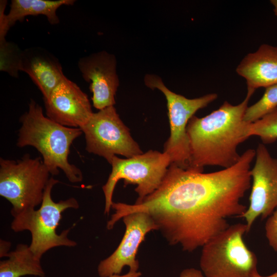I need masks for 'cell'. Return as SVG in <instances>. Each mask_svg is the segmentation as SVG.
Here are the masks:
<instances>
[{"label":"cell","mask_w":277,"mask_h":277,"mask_svg":"<svg viewBox=\"0 0 277 277\" xmlns=\"http://www.w3.org/2000/svg\"><path fill=\"white\" fill-rule=\"evenodd\" d=\"M255 150L248 149L232 166L203 173L170 164L157 189L133 205L113 202L108 224L135 212L148 213L170 245L192 252L242 217L247 207L242 199L251 186V164Z\"/></svg>","instance_id":"6da1fadb"},{"label":"cell","mask_w":277,"mask_h":277,"mask_svg":"<svg viewBox=\"0 0 277 277\" xmlns=\"http://www.w3.org/2000/svg\"><path fill=\"white\" fill-rule=\"evenodd\" d=\"M254 92L247 90L245 98L238 105L225 101L208 115L190 119L187 127L191 155L188 169L203 172L206 166L227 168L239 161L238 147L249 138V123L244 116Z\"/></svg>","instance_id":"7a4b0ae2"},{"label":"cell","mask_w":277,"mask_h":277,"mask_svg":"<svg viewBox=\"0 0 277 277\" xmlns=\"http://www.w3.org/2000/svg\"><path fill=\"white\" fill-rule=\"evenodd\" d=\"M19 122L18 147L35 148L52 175H58L61 169L70 182L82 181L81 170L68 161L71 144L83 134L80 128L63 126L45 116L42 107L32 99L28 110L22 115Z\"/></svg>","instance_id":"3957f363"},{"label":"cell","mask_w":277,"mask_h":277,"mask_svg":"<svg viewBox=\"0 0 277 277\" xmlns=\"http://www.w3.org/2000/svg\"><path fill=\"white\" fill-rule=\"evenodd\" d=\"M59 181L50 177L44 190L40 207L13 216L11 228L15 232L29 231L31 240L29 246L39 259L52 248L76 246L75 241L68 237L70 229L58 234L56 229L62 219V213L67 209H78L79 204L74 197L54 202L51 196L53 186Z\"/></svg>","instance_id":"277c9868"},{"label":"cell","mask_w":277,"mask_h":277,"mask_svg":"<svg viewBox=\"0 0 277 277\" xmlns=\"http://www.w3.org/2000/svg\"><path fill=\"white\" fill-rule=\"evenodd\" d=\"M246 224L230 225L202 246L200 268L205 277H254L256 255L245 244Z\"/></svg>","instance_id":"5b68a950"},{"label":"cell","mask_w":277,"mask_h":277,"mask_svg":"<svg viewBox=\"0 0 277 277\" xmlns=\"http://www.w3.org/2000/svg\"><path fill=\"white\" fill-rule=\"evenodd\" d=\"M50 173L41 157L0 159V195L12 205V216L41 205Z\"/></svg>","instance_id":"8992f818"},{"label":"cell","mask_w":277,"mask_h":277,"mask_svg":"<svg viewBox=\"0 0 277 277\" xmlns=\"http://www.w3.org/2000/svg\"><path fill=\"white\" fill-rule=\"evenodd\" d=\"M149 88L161 91L167 101L170 134L164 145V152L167 154L171 164L184 169L190 166L191 155L187 127L195 113L215 100L216 93L189 99L170 91L158 76L147 74L144 79Z\"/></svg>","instance_id":"52a82bcc"},{"label":"cell","mask_w":277,"mask_h":277,"mask_svg":"<svg viewBox=\"0 0 277 277\" xmlns=\"http://www.w3.org/2000/svg\"><path fill=\"white\" fill-rule=\"evenodd\" d=\"M170 164L167 154L156 150H150L126 159L114 156L111 163V172L102 187L105 201V214L110 212L113 192L119 180H124L126 185H137L135 191L138 197L135 203H138L157 189Z\"/></svg>","instance_id":"ba28073f"},{"label":"cell","mask_w":277,"mask_h":277,"mask_svg":"<svg viewBox=\"0 0 277 277\" xmlns=\"http://www.w3.org/2000/svg\"><path fill=\"white\" fill-rule=\"evenodd\" d=\"M81 129L85 135L86 150L103 157L110 164L116 155L129 158L143 153L114 106L93 113Z\"/></svg>","instance_id":"9c48e42d"},{"label":"cell","mask_w":277,"mask_h":277,"mask_svg":"<svg viewBox=\"0 0 277 277\" xmlns=\"http://www.w3.org/2000/svg\"><path fill=\"white\" fill-rule=\"evenodd\" d=\"M255 159L251 169L249 204L242 216L248 232L258 217L266 218L277 208V159L270 154L263 143L257 146Z\"/></svg>","instance_id":"30bf717a"},{"label":"cell","mask_w":277,"mask_h":277,"mask_svg":"<svg viewBox=\"0 0 277 277\" xmlns=\"http://www.w3.org/2000/svg\"><path fill=\"white\" fill-rule=\"evenodd\" d=\"M126 229L124 235L115 250L108 258L101 261L97 266L100 277L120 274L123 268L138 271L139 263L136 255L139 246L150 231L157 230L151 216L145 212H135L123 217Z\"/></svg>","instance_id":"8fae6325"},{"label":"cell","mask_w":277,"mask_h":277,"mask_svg":"<svg viewBox=\"0 0 277 277\" xmlns=\"http://www.w3.org/2000/svg\"><path fill=\"white\" fill-rule=\"evenodd\" d=\"M43 100L46 116L66 127L81 129L93 113L87 94L66 77Z\"/></svg>","instance_id":"7c38bea8"},{"label":"cell","mask_w":277,"mask_h":277,"mask_svg":"<svg viewBox=\"0 0 277 277\" xmlns=\"http://www.w3.org/2000/svg\"><path fill=\"white\" fill-rule=\"evenodd\" d=\"M78 67L83 78L90 84L93 106L100 110L114 106L119 85L114 56L100 52L80 58Z\"/></svg>","instance_id":"4fadbf2b"},{"label":"cell","mask_w":277,"mask_h":277,"mask_svg":"<svg viewBox=\"0 0 277 277\" xmlns=\"http://www.w3.org/2000/svg\"><path fill=\"white\" fill-rule=\"evenodd\" d=\"M19 70L26 73L41 91L43 98L66 77L59 60L40 47H30L22 51Z\"/></svg>","instance_id":"5bb4252c"},{"label":"cell","mask_w":277,"mask_h":277,"mask_svg":"<svg viewBox=\"0 0 277 277\" xmlns=\"http://www.w3.org/2000/svg\"><path fill=\"white\" fill-rule=\"evenodd\" d=\"M236 71L246 80L249 90L277 84V47L262 44L244 57Z\"/></svg>","instance_id":"9a60e30c"},{"label":"cell","mask_w":277,"mask_h":277,"mask_svg":"<svg viewBox=\"0 0 277 277\" xmlns=\"http://www.w3.org/2000/svg\"><path fill=\"white\" fill-rule=\"evenodd\" d=\"M75 0H12L7 14L9 26L11 27L17 21L22 22L27 16H45L51 25L60 23L57 10L63 5L71 6Z\"/></svg>","instance_id":"2e32d148"},{"label":"cell","mask_w":277,"mask_h":277,"mask_svg":"<svg viewBox=\"0 0 277 277\" xmlns=\"http://www.w3.org/2000/svg\"><path fill=\"white\" fill-rule=\"evenodd\" d=\"M7 257V259L0 262V277L45 276L41 259L34 254L29 245L18 244Z\"/></svg>","instance_id":"e0dca14e"},{"label":"cell","mask_w":277,"mask_h":277,"mask_svg":"<svg viewBox=\"0 0 277 277\" xmlns=\"http://www.w3.org/2000/svg\"><path fill=\"white\" fill-rule=\"evenodd\" d=\"M277 108V84L266 88L262 97L253 105L248 106L244 121L247 123H254Z\"/></svg>","instance_id":"ac0fdd59"},{"label":"cell","mask_w":277,"mask_h":277,"mask_svg":"<svg viewBox=\"0 0 277 277\" xmlns=\"http://www.w3.org/2000/svg\"><path fill=\"white\" fill-rule=\"evenodd\" d=\"M247 133L248 137H260L264 144L275 142L277 140V108L261 119L249 123Z\"/></svg>","instance_id":"d6986e66"},{"label":"cell","mask_w":277,"mask_h":277,"mask_svg":"<svg viewBox=\"0 0 277 277\" xmlns=\"http://www.w3.org/2000/svg\"><path fill=\"white\" fill-rule=\"evenodd\" d=\"M22 51L14 43L0 41V70L17 78Z\"/></svg>","instance_id":"ffe728a7"},{"label":"cell","mask_w":277,"mask_h":277,"mask_svg":"<svg viewBox=\"0 0 277 277\" xmlns=\"http://www.w3.org/2000/svg\"><path fill=\"white\" fill-rule=\"evenodd\" d=\"M265 231L270 246L277 252V208L268 218Z\"/></svg>","instance_id":"44dd1931"},{"label":"cell","mask_w":277,"mask_h":277,"mask_svg":"<svg viewBox=\"0 0 277 277\" xmlns=\"http://www.w3.org/2000/svg\"><path fill=\"white\" fill-rule=\"evenodd\" d=\"M7 4V1H0V41L6 40L5 37L10 28L8 24L7 14L5 13Z\"/></svg>","instance_id":"7402d4cb"},{"label":"cell","mask_w":277,"mask_h":277,"mask_svg":"<svg viewBox=\"0 0 277 277\" xmlns=\"http://www.w3.org/2000/svg\"><path fill=\"white\" fill-rule=\"evenodd\" d=\"M180 277H205L203 272L193 268H187L180 273Z\"/></svg>","instance_id":"603a6c76"},{"label":"cell","mask_w":277,"mask_h":277,"mask_svg":"<svg viewBox=\"0 0 277 277\" xmlns=\"http://www.w3.org/2000/svg\"><path fill=\"white\" fill-rule=\"evenodd\" d=\"M11 247V243L3 240H1L0 242V257H7Z\"/></svg>","instance_id":"cb8c5ba5"},{"label":"cell","mask_w":277,"mask_h":277,"mask_svg":"<svg viewBox=\"0 0 277 277\" xmlns=\"http://www.w3.org/2000/svg\"><path fill=\"white\" fill-rule=\"evenodd\" d=\"M142 273L139 271H129L128 273L123 275L115 274L108 277H140Z\"/></svg>","instance_id":"d4e9b609"},{"label":"cell","mask_w":277,"mask_h":277,"mask_svg":"<svg viewBox=\"0 0 277 277\" xmlns=\"http://www.w3.org/2000/svg\"><path fill=\"white\" fill-rule=\"evenodd\" d=\"M270 3L273 6V11L275 15L277 16V0H271L270 1Z\"/></svg>","instance_id":"484cf974"},{"label":"cell","mask_w":277,"mask_h":277,"mask_svg":"<svg viewBox=\"0 0 277 277\" xmlns=\"http://www.w3.org/2000/svg\"><path fill=\"white\" fill-rule=\"evenodd\" d=\"M254 277H277V271L268 276H262L259 273H256Z\"/></svg>","instance_id":"4316f807"}]
</instances>
